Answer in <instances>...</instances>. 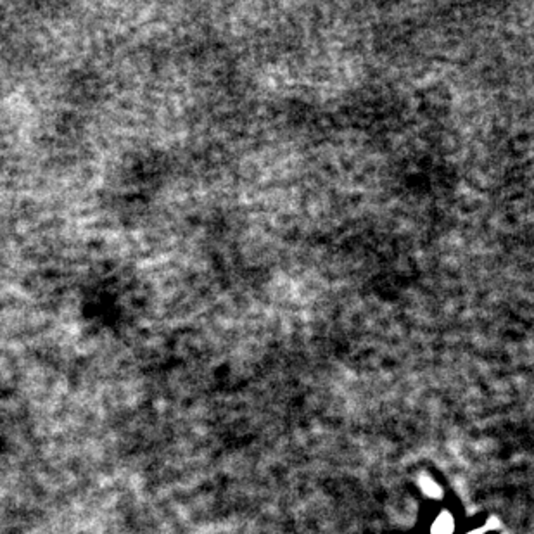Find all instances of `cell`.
Segmentation results:
<instances>
[{
    "label": "cell",
    "mask_w": 534,
    "mask_h": 534,
    "mask_svg": "<svg viewBox=\"0 0 534 534\" xmlns=\"http://www.w3.org/2000/svg\"><path fill=\"white\" fill-rule=\"evenodd\" d=\"M453 529H455V520L452 517V514L443 512V514H441L439 517H437L436 522H434L432 534H452Z\"/></svg>",
    "instance_id": "6da1fadb"
},
{
    "label": "cell",
    "mask_w": 534,
    "mask_h": 534,
    "mask_svg": "<svg viewBox=\"0 0 534 534\" xmlns=\"http://www.w3.org/2000/svg\"><path fill=\"white\" fill-rule=\"evenodd\" d=\"M470 534H481V531H472Z\"/></svg>",
    "instance_id": "3957f363"
},
{
    "label": "cell",
    "mask_w": 534,
    "mask_h": 534,
    "mask_svg": "<svg viewBox=\"0 0 534 534\" xmlns=\"http://www.w3.org/2000/svg\"><path fill=\"white\" fill-rule=\"evenodd\" d=\"M420 488H422V491L426 494H429L431 498H441V494H443V493H441L439 486H437L434 481H432L431 477H427V475L420 477Z\"/></svg>",
    "instance_id": "7a4b0ae2"
}]
</instances>
